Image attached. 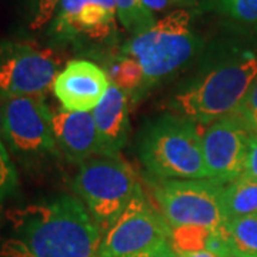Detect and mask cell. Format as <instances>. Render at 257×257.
Here are the masks:
<instances>
[{
  "label": "cell",
  "mask_w": 257,
  "mask_h": 257,
  "mask_svg": "<svg viewBox=\"0 0 257 257\" xmlns=\"http://www.w3.org/2000/svg\"><path fill=\"white\" fill-rule=\"evenodd\" d=\"M62 62L55 49L33 42L0 43V100L43 96L53 86Z\"/></svg>",
  "instance_id": "8992f818"
},
{
  "label": "cell",
  "mask_w": 257,
  "mask_h": 257,
  "mask_svg": "<svg viewBox=\"0 0 257 257\" xmlns=\"http://www.w3.org/2000/svg\"><path fill=\"white\" fill-rule=\"evenodd\" d=\"M109 77L113 84L126 93L146 87V79L142 66L130 56L121 55L111 63Z\"/></svg>",
  "instance_id": "e0dca14e"
},
{
  "label": "cell",
  "mask_w": 257,
  "mask_h": 257,
  "mask_svg": "<svg viewBox=\"0 0 257 257\" xmlns=\"http://www.w3.org/2000/svg\"><path fill=\"white\" fill-rule=\"evenodd\" d=\"M203 49L202 37L193 29L189 12L179 9L132 37L121 53L139 62L145 72L146 87H150L186 69Z\"/></svg>",
  "instance_id": "277c9868"
},
{
  "label": "cell",
  "mask_w": 257,
  "mask_h": 257,
  "mask_svg": "<svg viewBox=\"0 0 257 257\" xmlns=\"http://www.w3.org/2000/svg\"><path fill=\"white\" fill-rule=\"evenodd\" d=\"M56 147L70 162L80 163L100 155L97 130L89 111L60 110L53 114Z\"/></svg>",
  "instance_id": "4fadbf2b"
},
{
  "label": "cell",
  "mask_w": 257,
  "mask_h": 257,
  "mask_svg": "<svg viewBox=\"0 0 257 257\" xmlns=\"http://www.w3.org/2000/svg\"><path fill=\"white\" fill-rule=\"evenodd\" d=\"M128 109L130 103L126 92L111 83L92 113L100 145V156H119L120 149L127 139Z\"/></svg>",
  "instance_id": "5bb4252c"
},
{
  "label": "cell",
  "mask_w": 257,
  "mask_h": 257,
  "mask_svg": "<svg viewBox=\"0 0 257 257\" xmlns=\"http://www.w3.org/2000/svg\"><path fill=\"white\" fill-rule=\"evenodd\" d=\"M3 130V107H2V100H0V135Z\"/></svg>",
  "instance_id": "f1b7e54d"
},
{
  "label": "cell",
  "mask_w": 257,
  "mask_h": 257,
  "mask_svg": "<svg viewBox=\"0 0 257 257\" xmlns=\"http://www.w3.org/2000/svg\"><path fill=\"white\" fill-rule=\"evenodd\" d=\"M179 257H219L216 256L210 250H199V251H192V253H180Z\"/></svg>",
  "instance_id": "4316f807"
},
{
  "label": "cell",
  "mask_w": 257,
  "mask_h": 257,
  "mask_svg": "<svg viewBox=\"0 0 257 257\" xmlns=\"http://www.w3.org/2000/svg\"><path fill=\"white\" fill-rule=\"evenodd\" d=\"M2 135L16 155L37 157L55 152L53 113L43 96L2 99Z\"/></svg>",
  "instance_id": "9c48e42d"
},
{
  "label": "cell",
  "mask_w": 257,
  "mask_h": 257,
  "mask_svg": "<svg viewBox=\"0 0 257 257\" xmlns=\"http://www.w3.org/2000/svg\"><path fill=\"white\" fill-rule=\"evenodd\" d=\"M100 241L82 200L60 194L6 213L0 257H96Z\"/></svg>",
  "instance_id": "6da1fadb"
},
{
  "label": "cell",
  "mask_w": 257,
  "mask_h": 257,
  "mask_svg": "<svg viewBox=\"0 0 257 257\" xmlns=\"http://www.w3.org/2000/svg\"><path fill=\"white\" fill-rule=\"evenodd\" d=\"M138 153L145 169L160 180L209 179L197 123L182 116L149 121L138 139Z\"/></svg>",
  "instance_id": "3957f363"
},
{
  "label": "cell",
  "mask_w": 257,
  "mask_h": 257,
  "mask_svg": "<svg viewBox=\"0 0 257 257\" xmlns=\"http://www.w3.org/2000/svg\"><path fill=\"white\" fill-rule=\"evenodd\" d=\"M214 229L202 226H180L172 229L170 244L177 254L207 250L211 233Z\"/></svg>",
  "instance_id": "d6986e66"
},
{
  "label": "cell",
  "mask_w": 257,
  "mask_h": 257,
  "mask_svg": "<svg viewBox=\"0 0 257 257\" xmlns=\"http://www.w3.org/2000/svg\"><path fill=\"white\" fill-rule=\"evenodd\" d=\"M110 84L109 73L100 66L74 59L57 73L52 90L63 110L90 111L100 103Z\"/></svg>",
  "instance_id": "7c38bea8"
},
{
  "label": "cell",
  "mask_w": 257,
  "mask_h": 257,
  "mask_svg": "<svg viewBox=\"0 0 257 257\" xmlns=\"http://www.w3.org/2000/svg\"><path fill=\"white\" fill-rule=\"evenodd\" d=\"M74 192L100 229H107L140 190L135 170L119 157H92L83 162Z\"/></svg>",
  "instance_id": "5b68a950"
},
{
  "label": "cell",
  "mask_w": 257,
  "mask_h": 257,
  "mask_svg": "<svg viewBox=\"0 0 257 257\" xmlns=\"http://www.w3.org/2000/svg\"><path fill=\"white\" fill-rule=\"evenodd\" d=\"M223 189L224 186L210 179H172L160 180L155 197L170 229L180 226L219 229L226 221L221 210Z\"/></svg>",
  "instance_id": "52a82bcc"
},
{
  "label": "cell",
  "mask_w": 257,
  "mask_h": 257,
  "mask_svg": "<svg viewBox=\"0 0 257 257\" xmlns=\"http://www.w3.org/2000/svg\"><path fill=\"white\" fill-rule=\"evenodd\" d=\"M59 3L60 0H26L30 28L39 30L49 25L55 16Z\"/></svg>",
  "instance_id": "44dd1931"
},
{
  "label": "cell",
  "mask_w": 257,
  "mask_h": 257,
  "mask_svg": "<svg viewBox=\"0 0 257 257\" xmlns=\"http://www.w3.org/2000/svg\"><path fill=\"white\" fill-rule=\"evenodd\" d=\"M243 176L257 180V135H250L247 159H246V167Z\"/></svg>",
  "instance_id": "cb8c5ba5"
},
{
  "label": "cell",
  "mask_w": 257,
  "mask_h": 257,
  "mask_svg": "<svg viewBox=\"0 0 257 257\" xmlns=\"http://www.w3.org/2000/svg\"><path fill=\"white\" fill-rule=\"evenodd\" d=\"M128 257H179L177 253H176L172 244L170 243H165L159 247L153 248V250H149V251H145V253H140V254H135V256H128Z\"/></svg>",
  "instance_id": "d4e9b609"
},
{
  "label": "cell",
  "mask_w": 257,
  "mask_h": 257,
  "mask_svg": "<svg viewBox=\"0 0 257 257\" xmlns=\"http://www.w3.org/2000/svg\"><path fill=\"white\" fill-rule=\"evenodd\" d=\"M114 0H60L49 33L57 43L104 42L117 32Z\"/></svg>",
  "instance_id": "30bf717a"
},
{
  "label": "cell",
  "mask_w": 257,
  "mask_h": 257,
  "mask_svg": "<svg viewBox=\"0 0 257 257\" xmlns=\"http://www.w3.org/2000/svg\"><path fill=\"white\" fill-rule=\"evenodd\" d=\"M172 229L139 190L101 237L99 257H128L170 243Z\"/></svg>",
  "instance_id": "ba28073f"
},
{
  "label": "cell",
  "mask_w": 257,
  "mask_h": 257,
  "mask_svg": "<svg viewBox=\"0 0 257 257\" xmlns=\"http://www.w3.org/2000/svg\"><path fill=\"white\" fill-rule=\"evenodd\" d=\"M223 233L231 257H257V214L224 221Z\"/></svg>",
  "instance_id": "2e32d148"
},
{
  "label": "cell",
  "mask_w": 257,
  "mask_h": 257,
  "mask_svg": "<svg viewBox=\"0 0 257 257\" xmlns=\"http://www.w3.org/2000/svg\"><path fill=\"white\" fill-rule=\"evenodd\" d=\"M231 114L241 121L250 135H257V80Z\"/></svg>",
  "instance_id": "7402d4cb"
},
{
  "label": "cell",
  "mask_w": 257,
  "mask_h": 257,
  "mask_svg": "<svg viewBox=\"0 0 257 257\" xmlns=\"http://www.w3.org/2000/svg\"><path fill=\"white\" fill-rule=\"evenodd\" d=\"M114 2H116L119 22L133 36L152 28L157 22L155 15L145 8L142 0H114Z\"/></svg>",
  "instance_id": "ac0fdd59"
},
{
  "label": "cell",
  "mask_w": 257,
  "mask_h": 257,
  "mask_svg": "<svg viewBox=\"0 0 257 257\" xmlns=\"http://www.w3.org/2000/svg\"><path fill=\"white\" fill-rule=\"evenodd\" d=\"M250 133L234 114L210 123L202 135L209 179L226 186L244 173Z\"/></svg>",
  "instance_id": "8fae6325"
},
{
  "label": "cell",
  "mask_w": 257,
  "mask_h": 257,
  "mask_svg": "<svg viewBox=\"0 0 257 257\" xmlns=\"http://www.w3.org/2000/svg\"><path fill=\"white\" fill-rule=\"evenodd\" d=\"M18 184V176L13 162L5 145L0 142V203L3 202Z\"/></svg>",
  "instance_id": "603a6c76"
},
{
  "label": "cell",
  "mask_w": 257,
  "mask_h": 257,
  "mask_svg": "<svg viewBox=\"0 0 257 257\" xmlns=\"http://www.w3.org/2000/svg\"><path fill=\"white\" fill-rule=\"evenodd\" d=\"M221 210L226 221L257 214V180L240 176L226 184L221 193Z\"/></svg>",
  "instance_id": "9a60e30c"
},
{
  "label": "cell",
  "mask_w": 257,
  "mask_h": 257,
  "mask_svg": "<svg viewBox=\"0 0 257 257\" xmlns=\"http://www.w3.org/2000/svg\"><path fill=\"white\" fill-rule=\"evenodd\" d=\"M220 9L231 20L246 26L257 25V0H219Z\"/></svg>",
  "instance_id": "ffe728a7"
},
{
  "label": "cell",
  "mask_w": 257,
  "mask_h": 257,
  "mask_svg": "<svg viewBox=\"0 0 257 257\" xmlns=\"http://www.w3.org/2000/svg\"><path fill=\"white\" fill-rule=\"evenodd\" d=\"M193 0H172V3H173V6L175 5H190Z\"/></svg>",
  "instance_id": "83f0119b"
},
{
  "label": "cell",
  "mask_w": 257,
  "mask_h": 257,
  "mask_svg": "<svg viewBox=\"0 0 257 257\" xmlns=\"http://www.w3.org/2000/svg\"><path fill=\"white\" fill-rule=\"evenodd\" d=\"M96 257H99V256H96Z\"/></svg>",
  "instance_id": "f546056e"
},
{
  "label": "cell",
  "mask_w": 257,
  "mask_h": 257,
  "mask_svg": "<svg viewBox=\"0 0 257 257\" xmlns=\"http://www.w3.org/2000/svg\"><path fill=\"white\" fill-rule=\"evenodd\" d=\"M142 3L145 5L147 10H150L153 15L159 13V12H165L169 8L173 6L172 0H142Z\"/></svg>",
  "instance_id": "484cf974"
},
{
  "label": "cell",
  "mask_w": 257,
  "mask_h": 257,
  "mask_svg": "<svg viewBox=\"0 0 257 257\" xmlns=\"http://www.w3.org/2000/svg\"><path fill=\"white\" fill-rule=\"evenodd\" d=\"M257 80V45L220 40L203 56L197 72L173 94L169 109L199 124H210L237 109Z\"/></svg>",
  "instance_id": "7a4b0ae2"
}]
</instances>
